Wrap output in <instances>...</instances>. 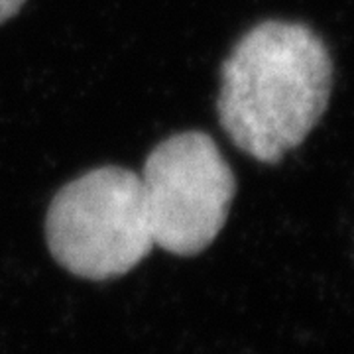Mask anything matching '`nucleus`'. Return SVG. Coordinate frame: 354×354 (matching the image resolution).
Wrapping results in <instances>:
<instances>
[{
	"instance_id": "1",
	"label": "nucleus",
	"mask_w": 354,
	"mask_h": 354,
	"mask_svg": "<svg viewBox=\"0 0 354 354\" xmlns=\"http://www.w3.org/2000/svg\"><path fill=\"white\" fill-rule=\"evenodd\" d=\"M333 62L311 28L268 20L232 48L221 69L218 120L236 148L276 164L325 113Z\"/></svg>"
},
{
	"instance_id": "2",
	"label": "nucleus",
	"mask_w": 354,
	"mask_h": 354,
	"mask_svg": "<svg viewBox=\"0 0 354 354\" xmlns=\"http://www.w3.org/2000/svg\"><path fill=\"white\" fill-rule=\"evenodd\" d=\"M51 256L79 278L124 276L153 246L140 174L104 165L59 191L46 216Z\"/></svg>"
},
{
	"instance_id": "3",
	"label": "nucleus",
	"mask_w": 354,
	"mask_h": 354,
	"mask_svg": "<svg viewBox=\"0 0 354 354\" xmlns=\"http://www.w3.org/2000/svg\"><path fill=\"white\" fill-rule=\"evenodd\" d=\"M140 179L153 244L165 252L195 256L225 227L236 181L205 132H179L160 142Z\"/></svg>"
},
{
	"instance_id": "4",
	"label": "nucleus",
	"mask_w": 354,
	"mask_h": 354,
	"mask_svg": "<svg viewBox=\"0 0 354 354\" xmlns=\"http://www.w3.org/2000/svg\"><path fill=\"white\" fill-rule=\"evenodd\" d=\"M24 2L26 0H0V24L12 18L24 6Z\"/></svg>"
}]
</instances>
